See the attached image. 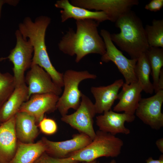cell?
Masks as SVG:
<instances>
[{
    "label": "cell",
    "mask_w": 163,
    "mask_h": 163,
    "mask_svg": "<svg viewBox=\"0 0 163 163\" xmlns=\"http://www.w3.org/2000/svg\"><path fill=\"white\" fill-rule=\"evenodd\" d=\"M99 23L91 19L76 20V31L69 28L58 43L59 50L69 56L75 55L76 63L90 54L103 55L106 47L98 32Z\"/></svg>",
    "instance_id": "cell-1"
},
{
    "label": "cell",
    "mask_w": 163,
    "mask_h": 163,
    "mask_svg": "<svg viewBox=\"0 0 163 163\" xmlns=\"http://www.w3.org/2000/svg\"><path fill=\"white\" fill-rule=\"evenodd\" d=\"M15 124L14 116L0 125L1 163H9L15 153L18 141L15 131Z\"/></svg>",
    "instance_id": "cell-17"
},
{
    "label": "cell",
    "mask_w": 163,
    "mask_h": 163,
    "mask_svg": "<svg viewBox=\"0 0 163 163\" xmlns=\"http://www.w3.org/2000/svg\"><path fill=\"white\" fill-rule=\"evenodd\" d=\"M41 139L36 143H26L18 141L15 153L9 163H34L46 151Z\"/></svg>",
    "instance_id": "cell-21"
},
{
    "label": "cell",
    "mask_w": 163,
    "mask_h": 163,
    "mask_svg": "<svg viewBox=\"0 0 163 163\" xmlns=\"http://www.w3.org/2000/svg\"><path fill=\"white\" fill-rule=\"evenodd\" d=\"M163 90H159L152 96L141 98L135 114L144 124L158 130L163 126Z\"/></svg>",
    "instance_id": "cell-10"
},
{
    "label": "cell",
    "mask_w": 163,
    "mask_h": 163,
    "mask_svg": "<svg viewBox=\"0 0 163 163\" xmlns=\"http://www.w3.org/2000/svg\"><path fill=\"white\" fill-rule=\"evenodd\" d=\"M148 42L150 47L163 48V20H153L151 25L145 28Z\"/></svg>",
    "instance_id": "cell-24"
},
{
    "label": "cell",
    "mask_w": 163,
    "mask_h": 163,
    "mask_svg": "<svg viewBox=\"0 0 163 163\" xmlns=\"http://www.w3.org/2000/svg\"><path fill=\"white\" fill-rule=\"evenodd\" d=\"M28 99L27 86L24 83L16 87L5 103L0 108V122L4 123L15 116L23 103Z\"/></svg>",
    "instance_id": "cell-20"
},
{
    "label": "cell",
    "mask_w": 163,
    "mask_h": 163,
    "mask_svg": "<svg viewBox=\"0 0 163 163\" xmlns=\"http://www.w3.org/2000/svg\"><path fill=\"white\" fill-rule=\"evenodd\" d=\"M1 123L0 122V124H1Z\"/></svg>",
    "instance_id": "cell-35"
},
{
    "label": "cell",
    "mask_w": 163,
    "mask_h": 163,
    "mask_svg": "<svg viewBox=\"0 0 163 163\" xmlns=\"http://www.w3.org/2000/svg\"><path fill=\"white\" fill-rule=\"evenodd\" d=\"M59 97V96L53 93L33 94L23 103L19 112L30 114L38 123L44 117L45 113L53 112L57 109Z\"/></svg>",
    "instance_id": "cell-13"
},
{
    "label": "cell",
    "mask_w": 163,
    "mask_h": 163,
    "mask_svg": "<svg viewBox=\"0 0 163 163\" xmlns=\"http://www.w3.org/2000/svg\"><path fill=\"white\" fill-rule=\"evenodd\" d=\"M56 7L61 10V21L65 22L70 18L76 20L91 19L99 23L109 20L107 14L100 11H92L84 8L72 5L68 0H59L55 4Z\"/></svg>",
    "instance_id": "cell-18"
},
{
    "label": "cell",
    "mask_w": 163,
    "mask_h": 163,
    "mask_svg": "<svg viewBox=\"0 0 163 163\" xmlns=\"http://www.w3.org/2000/svg\"><path fill=\"white\" fill-rule=\"evenodd\" d=\"M100 34L106 47V52L101 56V60L105 62L112 61L114 63L124 77L125 83L129 84L137 82L135 73L137 59H129L125 57L114 44L108 31L102 29Z\"/></svg>",
    "instance_id": "cell-7"
},
{
    "label": "cell",
    "mask_w": 163,
    "mask_h": 163,
    "mask_svg": "<svg viewBox=\"0 0 163 163\" xmlns=\"http://www.w3.org/2000/svg\"><path fill=\"white\" fill-rule=\"evenodd\" d=\"M41 139L46 147L45 152L59 158L68 157L71 154L86 147L92 140L87 135L80 133L74 135L71 139L63 141H52L45 137H43Z\"/></svg>",
    "instance_id": "cell-12"
},
{
    "label": "cell",
    "mask_w": 163,
    "mask_h": 163,
    "mask_svg": "<svg viewBox=\"0 0 163 163\" xmlns=\"http://www.w3.org/2000/svg\"><path fill=\"white\" fill-rule=\"evenodd\" d=\"M123 145L120 138L98 130L90 144L68 157L78 162L92 161L103 157H116L120 154Z\"/></svg>",
    "instance_id": "cell-4"
},
{
    "label": "cell",
    "mask_w": 163,
    "mask_h": 163,
    "mask_svg": "<svg viewBox=\"0 0 163 163\" xmlns=\"http://www.w3.org/2000/svg\"><path fill=\"white\" fill-rule=\"evenodd\" d=\"M15 129L18 141L33 143L39 134L38 126L35 118L24 112H18L15 116Z\"/></svg>",
    "instance_id": "cell-19"
},
{
    "label": "cell",
    "mask_w": 163,
    "mask_h": 163,
    "mask_svg": "<svg viewBox=\"0 0 163 163\" xmlns=\"http://www.w3.org/2000/svg\"><path fill=\"white\" fill-rule=\"evenodd\" d=\"M97 77L86 70L69 69L63 74L64 89L56 104V109L62 116L67 114L69 109L76 110L79 107L82 94L79 89L80 83L84 80L95 79Z\"/></svg>",
    "instance_id": "cell-5"
},
{
    "label": "cell",
    "mask_w": 163,
    "mask_h": 163,
    "mask_svg": "<svg viewBox=\"0 0 163 163\" xmlns=\"http://www.w3.org/2000/svg\"><path fill=\"white\" fill-rule=\"evenodd\" d=\"M38 126L42 133L48 135L55 134L58 129L56 122L52 119L46 117L38 123Z\"/></svg>",
    "instance_id": "cell-26"
},
{
    "label": "cell",
    "mask_w": 163,
    "mask_h": 163,
    "mask_svg": "<svg viewBox=\"0 0 163 163\" xmlns=\"http://www.w3.org/2000/svg\"><path fill=\"white\" fill-rule=\"evenodd\" d=\"M15 35V46L8 56L0 58V61L8 59L12 63L16 87L25 83V72L31 66L34 49L29 40L24 38L18 30L16 31Z\"/></svg>",
    "instance_id": "cell-6"
},
{
    "label": "cell",
    "mask_w": 163,
    "mask_h": 163,
    "mask_svg": "<svg viewBox=\"0 0 163 163\" xmlns=\"http://www.w3.org/2000/svg\"><path fill=\"white\" fill-rule=\"evenodd\" d=\"M163 6V0H152L145 5V8L151 11H160Z\"/></svg>",
    "instance_id": "cell-28"
},
{
    "label": "cell",
    "mask_w": 163,
    "mask_h": 163,
    "mask_svg": "<svg viewBox=\"0 0 163 163\" xmlns=\"http://www.w3.org/2000/svg\"><path fill=\"white\" fill-rule=\"evenodd\" d=\"M51 21L46 16H40L34 21L30 17H26L19 24L18 30L24 38L29 40L33 47L31 65H37L43 68L56 85L62 87L63 74L58 71L53 66L45 43L46 31Z\"/></svg>",
    "instance_id": "cell-2"
},
{
    "label": "cell",
    "mask_w": 163,
    "mask_h": 163,
    "mask_svg": "<svg viewBox=\"0 0 163 163\" xmlns=\"http://www.w3.org/2000/svg\"><path fill=\"white\" fill-rule=\"evenodd\" d=\"M25 77V82L28 91V99L32 95L53 93L59 96L62 88L53 81L49 74L37 65H32Z\"/></svg>",
    "instance_id": "cell-11"
},
{
    "label": "cell",
    "mask_w": 163,
    "mask_h": 163,
    "mask_svg": "<svg viewBox=\"0 0 163 163\" xmlns=\"http://www.w3.org/2000/svg\"><path fill=\"white\" fill-rule=\"evenodd\" d=\"M151 71L148 59L146 53H143L137 59L135 73L138 81L142 85L143 91L146 94H152L154 90L153 84L150 79Z\"/></svg>",
    "instance_id": "cell-22"
},
{
    "label": "cell",
    "mask_w": 163,
    "mask_h": 163,
    "mask_svg": "<svg viewBox=\"0 0 163 163\" xmlns=\"http://www.w3.org/2000/svg\"><path fill=\"white\" fill-rule=\"evenodd\" d=\"M156 145L160 152L163 153V138H161L157 140L155 142Z\"/></svg>",
    "instance_id": "cell-32"
},
{
    "label": "cell",
    "mask_w": 163,
    "mask_h": 163,
    "mask_svg": "<svg viewBox=\"0 0 163 163\" xmlns=\"http://www.w3.org/2000/svg\"><path fill=\"white\" fill-rule=\"evenodd\" d=\"M0 163H1L0 162Z\"/></svg>",
    "instance_id": "cell-36"
},
{
    "label": "cell",
    "mask_w": 163,
    "mask_h": 163,
    "mask_svg": "<svg viewBox=\"0 0 163 163\" xmlns=\"http://www.w3.org/2000/svg\"><path fill=\"white\" fill-rule=\"evenodd\" d=\"M82 163H99V162L96 160L89 162H83Z\"/></svg>",
    "instance_id": "cell-33"
},
{
    "label": "cell",
    "mask_w": 163,
    "mask_h": 163,
    "mask_svg": "<svg viewBox=\"0 0 163 163\" xmlns=\"http://www.w3.org/2000/svg\"><path fill=\"white\" fill-rule=\"evenodd\" d=\"M81 99L80 105L76 111L62 116L61 120L93 140L96 135L93 127L94 118L96 114L94 104L83 93Z\"/></svg>",
    "instance_id": "cell-8"
},
{
    "label": "cell",
    "mask_w": 163,
    "mask_h": 163,
    "mask_svg": "<svg viewBox=\"0 0 163 163\" xmlns=\"http://www.w3.org/2000/svg\"><path fill=\"white\" fill-rule=\"evenodd\" d=\"M104 163H117L116 160L114 159L112 160L109 162Z\"/></svg>",
    "instance_id": "cell-34"
},
{
    "label": "cell",
    "mask_w": 163,
    "mask_h": 163,
    "mask_svg": "<svg viewBox=\"0 0 163 163\" xmlns=\"http://www.w3.org/2000/svg\"><path fill=\"white\" fill-rule=\"evenodd\" d=\"M145 53L150 64L153 80V85L156 93L158 91V79L163 66V48L150 47Z\"/></svg>",
    "instance_id": "cell-23"
},
{
    "label": "cell",
    "mask_w": 163,
    "mask_h": 163,
    "mask_svg": "<svg viewBox=\"0 0 163 163\" xmlns=\"http://www.w3.org/2000/svg\"><path fill=\"white\" fill-rule=\"evenodd\" d=\"M15 88L13 75L0 71V108L7 101Z\"/></svg>",
    "instance_id": "cell-25"
},
{
    "label": "cell",
    "mask_w": 163,
    "mask_h": 163,
    "mask_svg": "<svg viewBox=\"0 0 163 163\" xmlns=\"http://www.w3.org/2000/svg\"><path fill=\"white\" fill-rule=\"evenodd\" d=\"M158 91L163 90V69H162L160 72L158 81Z\"/></svg>",
    "instance_id": "cell-30"
},
{
    "label": "cell",
    "mask_w": 163,
    "mask_h": 163,
    "mask_svg": "<svg viewBox=\"0 0 163 163\" xmlns=\"http://www.w3.org/2000/svg\"><path fill=\"white\" fill-rule=\"evenodd\" d=\"M120 32L110 34L112 41L131 59H137L150 47L141 19L130 10L121 16L115 22Z\"/></svg>",
    "instance_id": "cell-3"
},
{
    "label": "cell",
    "mask_w": 163,
    "mask_h": 163,
    "mask_svg": "<svg viewBox=\"0 0 163 163\" xmlns=\"http://www.w3.org/2000/svg\"><path fill=\"white\" fill-rule=\"evenodd\" d=\"M122 88L118 94L119 101L114 107L113 111L135 115L142 98L141 93L143 91L142 85L138 81L129 84L124 83Z\"/></svg>",
    "instance_id": "cell-16"
},
{
    "label": "cell",
    "mask_w": 163,
    "mask_h": 163,
    "mask_svg": "<svg viewBox=\"0 0 163 163\" xmlns=\"http://www.w3.org/2000/svg\"><path fill=\"white\" fill-rule=\"evenodd\" d=\"M146 163H163V155H161L158 159H154L152 157H149L146 160Z\"/></svg>",
    "instance_id": "cell-31"
},
{
    "label": "cell",
    "mask_w": 163,
    "mask_h": 163,
    "mask_svg": "<svg viewBox=\"0 0 163 163\" xmlns=\"http://www.w3.org/2000/svg\"><path fill=\"white\" fill-rule=\"evenodd\" d=\"M135 119V115L115 112L111 110L96 117V123L99 130L113 135L121 133L128 135L129 129L125 126V122L131 123Z\"/></svg>",
    "instance_id": "cell-14"
},
{
    "label": "cell",
    "mask_w": 163,
    "mask_h": 163,
    "mask_svg": "<svg viewBox=\"0 0 163 163\" xmlns=\"http://www.w3.org/2000/svg\"><path fill=\"white\" fill-rule=\"evenodd\" d=\"M34 163H79V162L68 157L64 158L54 157L45 152Z\"/></svg>",
    "instance_id": "cell-27"
},
{
    "label": "cell",
    "mask_w": 163,
    "mask_h": 163,
    "mask_svg": "<svg viewBox=\"0 0 163 163\" xmlns=\"http://www.w3.org/2000/svg\"><path fill=\"white\" fill-rule=\"evenodd\" d=\"M19 2L18 0H0V18L2 6L5 4H7L13 6H16Z\"/></svg>",
    "instance_id": "cell-29"
},
{
    "label": "cell",
    "mask_w": 163,
    "mask_h": 163,
    "mask_svg": "<svg viewBox=\"0 0 163 163\" xmlns=\"http://www.w3.org/2000/svg\"><path fill=\"white\" fill-rule=\"evenodd\" d=\"M72 5L88 10L104 12L109 20L113 22L139 4L138 0H72Z\"/></svg>",
    "instance_id": "cell-9"
},
{
    "label": "cell",
    "mask_w": 163,
    "mask_h": 163,
    "mask_svg": "<svg viewBox=\"0 0 163 163\" xmlns=\"http://www.w3.org/2000/svg\"><path fill=\"white\" fill-rule=\"evenodd\" d=\"M124 83L123 79H120L107 86L91 88V91L95 99L94 105L96 114H103L111 110Z\"/></svg>",
    "instance_id": "cell-15"
}]
</instances>
